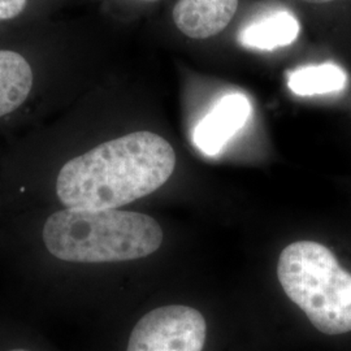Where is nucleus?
Returning <instances> with one entry per match:
<instances>
[{"label": "nucleus", "mask_w": 351, "mask_h": 351, "mask_svg": "<svg viewBox=\"0 0 351 351\" xmlns=\"http://www.w3.org/2000/svg\"><path fill=\"white\" fill-rule=\"evenodd\" d=\"M175 167L176 152L168 141L136 132L64 164L56 194L66 208L117 210L162 188Z\"/></svg>", "instance_id": "f257e3e1"}, {"label": "nucleus", "mask_w": 351, "mask_h": 351, "mask_svg": "<svg viewBox=\"0 0 351 351\" xmlns=\"http://www.w3.org/2000/svg\"><path fill=\"white\" fill-rule=\"evenodd\" d=\"M42 239L64 262L113 263L146 258L162 246L163 230L149 215L65 208L52 213Z\"/></svg>", "instance_id": "f03ea898"}, {"label": "nucleus", "mask_w": 351, "mask_h": 351, "mask_svg": "<svg viewBox=\"0 0 351 351\" xmlns=\"http://www.w3.org/2000/svg\"><path fill=\"white\" fill-rule=\"evenodd\" d=\"M277 276L284 291L322 333L351 332V274L314 241H298L280 254Z\"/></svg>", "instance_id": "7ed1b4c3"}, {"label": "nucleus", "mask_w": 351, "mask_h": 351, "mask_svg": "<svg viewBox=\"0 0 351 351\" xmlns=\"http://www.w3.org/2000/svg\"><path fill=\"white\" fill-rule=\"evenodd\" d=\"M207 336L203 315L171 304L145 315L132 330L126 351H202Z\"/></svg>", "instance_id": "20e7f679"}, {"label": "nucleus", "mask_w": 351, "mask_h": 351, "mask_svg": "<svg viewBox=\"0 0 351 351\" xmlns=\"http://www.w3.org/2000/svg\"><path fill=\"white\" fill-rule=\"evenodd\" d=\"M250 114L251 103L243 94L223 97L195 128L193 134L195 146L208 156L220 154L247 123Z\"/></svg>", "instance_id": "39448f33"}, {"label": "nucleus", "mask_w": 351, "mask_h": 351, "mask_svg": "<svg viewBox=\"0 0 351 351\" xmlns=\"http://www.w3.org/2000/svg\"><path fill=\"white\" fill-rule=\"evenodd\" d=\"M239 10V0H178L173 21L181 33L206 39L223 32Z\"/></svg>", "instance_id": "423d86ee"}, {"label": "nucleus", "mask_w": 351, "mask_h": 351, "mask_svg": "<svg viewBox=\"0 0 351 351\" xmlns=\"http://www.w3.org/2000/svg\"><path fill=\"white\" fill-rule=\"evenodd\" d=\"M298 34L297 19L287 11H278L246 26L239 33V40L246 49L271 51L291 45Z\"/></svg>", "instance_id": "0eeeda50"}, {"label": "nucleus", "mask_w": 351, "mask_h": 351, "mask_svg": "<svg viewBox=\"0 0 351 351\" xmlns=\"http://www.w3.org/2000/svg\"><path fill=\"white\" fill-rule=\"evenodd\" d=\"M33 88V71L19 52L0 50V117L16 111Z\"/></svg>", "instance_id": "6e6552de"}, {"label": "nucleus", "mask_w": 351, "mask_h": 351, "mask_svg": "<svg viewBox=\"0 0 351 351\" xmlns=\"http://www.w3.org/2000/svg\"><path fill=\"white\" fill-rule=\"evenodd\" d=\"M290 90L301 97L337 93L348 85V75L336 64L310 65L295 69L289 75Z\"/></svg>", "instance_id": "1a4fd4ad"}, {"label": "nucleus", "mask_w": 351, "mask_h": 351, "mask_svg": "<svg viewBox=\"0 0 351 351\" xmlns=\"http://www.w3.org/2000/svg\"><path fill=\"white\" fill-rule=\"evenodd\" d=\"M27 0H0V21L11 20L24 11Z\"/></svg>", "instance_id": "9d476101"}, {"label": "nucleus", "mask_w": 351, "mask_h": 351, "mask_svg": "<svg viewBox=\"0 0 351 351\" xmlns=\"http://www.w3.org/2000/svg\"><path fill=\"white\" fill-rule=\"evenodd\" d=\"M302 1H307V3H315V4H322V3H329V1H335V0H302Z\"/></svg>", "instance_id": "9b49d317"}, {"label": "nucleus", "mask_w": 351, "mask_h": 351, "mask_svg": "<svg viewBox=\"0 0 351 351\" xmlns=\"http://www.w3.org/2000/svg\"><path fill=\"white\" fill-rule=\"evenodd\" d=\"M10 351H29V350H25V349H13V350H10Z\"/></svg>", "instance_id": "f8f14e48"}, {"label": "nucleus", "mask_w": 351, "mask_h": 351, "mask_svg": "<svg viewBox=\"0 0 351 351\" xmlns=\"http://www.w3.org/2000/svg\"><path fill=\"white\" fill-rule=\"evenodd\" d=\"M147 1H156V0H147Z\"/></svg>", "instance_id": "ddd939ff"}]
</instances>
